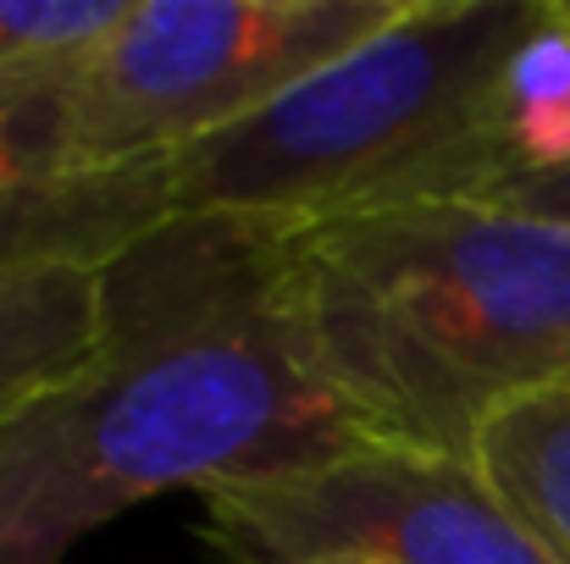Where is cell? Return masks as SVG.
I'll return each mask as SVG.
<instances>
[{
    "instance_id": "cell-7",
    "label": "cell",
    "mask_w": 570,
    "mask_h": 564,
    "mask_svg": "<svg viewBox=\"0 0 570 564\" xmlns=\"http://www.w3.org/2000/svg\"><path fill=\"white\" fill-rule=\"evenodd\" d=\"M106 338V271H0V432L89 366Z\"/></svg>"
},
{
    "instance_id": "cell-3",
    "label": "cell",
    "mask_w": 570,
    "mask_h": 564,
    "mask_svg": "<svg viewBox=\"0 0 570 564\" xmlns=\"http://www.w3.org/2000/svg\"><path fill=\"white\" fill-rule=\"evenodd\" d=\"M549 0H410L382 33L238 128L167 156L173 210L261 232L438 199L527 172L515 78Z\"/></svg>"
},
{
    "instance_id": "cell-8",
    "label": "cell",
    "mask_w": 570,
    "mask_h": 564,
    "mask_svg": "<svg viewBox=\"0 0 570 564\" xmlns=\"http://www.w3.org/2000/svg\"><path fill=\"white\" fill-rule=\"evenodd\" d=\"M476 471L504 509L570 564V366L499 404L476 432Z\"/></svg>"
},
{
    "instance_id": "cell-11",
    "label": "cell",
    "mask_w": 570,
    "mask_h": 564,
    "mask_svg": "<svg viewBox=\"0 0 570 564\" xmlns=\"http://www.w3.org/2000/svg\"><path fill=\"white\" fill-rule=\"evenodd\" d=\"M554 17H560V28L570 33V0H554Z\"/></svg>"
},
{
    "instance_id": "cell-4",
    "label": "cell",
    "mask_w": 570,
    "mask_h": 564,
    "mask_svg": "<svg viewBox=\"0 0 570 564\" xmlns=\"http://www.w3.org/2000/svg\"><path fill=\"white\" fill-rule=\"evenodd\" d=\"M410 0H128L61 67L78 161H167L283 100Z\"/></svg>"
},
{
    "instance_id": "cell-10",
    "label": "cell",
    "mask_w": 570,
    "mask_h": 564,
    "mask_svg": "<svg viewBox=\"0 0 570 564\" xmlns=\"http://www.w3.org/2000/svg\"><path fill=\"white\" fill-rule=\"evenodd\" d=\"M488 205H510L521 216H543V221H560L570 227V161L566 167H538V172H521L515 184H504Z\"/></svg>"
},
{
    "instance_id": "cell-5",
    "label": "cell",
    "mask_w": 570,
    "mask_h": 564,
    "mask_svg": "<svg viewBox=\"0 0 570 564\" xmlns=\"http://www.w3.org/2000/svg\"><path fill=\"white\" fill-rule=\"evenodd\" d=\"M199 537L222 564H560L476 459L377 437L288 476L205 493Z\"/></svg>"
},
{
    "instance_id": "cell-6",
    "label": "cell",
    "mask_w": 570,
    "mask_h": 564,
    "mask_svg": "<svg viewBox=\"0 0 570 564\" xmlns=\"http://www.w3.org/2000/svg\"><path fill=\"white\" fill-rule=\"evenodd\" d=\"M67 61L0 78V271H106L178 216L167 161H78L61 106Z\"/></svg>"
},
{
    "instance_id": "cell-1",
    "label": "cell",
    "mask_w": 570,
    "mask_h": 564,
    "mask_svg": "<svg viewBox=\"0 0 570 564\" xmlns=\"http://www.w3.org/2000/svg\"><path fill=\"white\" fill-rule=\"evenodd\" d=\"M372 443L277 294V232L173 216L106 266L89 366L0 432V564H61L117 515Z\"/></svg>"
},
{
    "instance_id": "cell-2",
    "label": "cell",
    "mask_w": 570,
    "mask_h": 564,
    "mask_svg": "<svg viewBox=\"0 0 570 564\" xmlns=\"http://www.w3.org/2000/svg\"><path fill=\"white\" fill-rule=\"evenodd\" d=\"M277 294L377 443L476 459L482 420L570 366V227L488 199L277 232Z\"/></svg>"
},
{
    "instance_id": "cell-12",
    "label": "cell",
    "mask_w": 570,
    "mask_h": 564,
    "mask_svg": "<svg viewBox=\"0 0 570 564\" xmlns=\"http://www.w3.org/2000/svg\"><path fill=\"white\" fill-rule=\"evenodd\" d=\"M327 564H355V560H327Z\"/></svg>"
},
{
    "instance_id": "cell-9",
    "label": "cell",
    "mask_w": 570,
    "mask_h": 564,
    "mask_svg": "<svg viewBox=\"0 0 570 564\" xmlns=\"http://www.w3.org/2000/svg\"><path fill=\"white\" fill-rule=\"evenodd\" d=\"M128 0H0V78L89 50Z\"/></svg>"
}]
</instances>
